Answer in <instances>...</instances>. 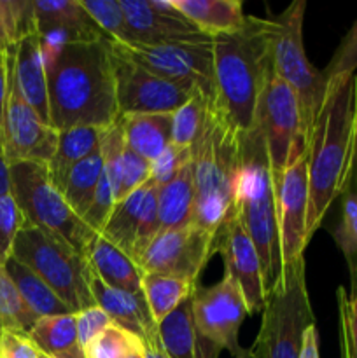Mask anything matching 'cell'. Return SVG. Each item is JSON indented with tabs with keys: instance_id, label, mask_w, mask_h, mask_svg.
Wrapping results in <instances>:
<instances>
[{
	"instance_id": "1",
	"label": "cell",
	"mask_w": 357,
	"mask_h": 358,
	"mask_svg": "<svg viewBox=\"0 0 357 358\" xmlns=\"http://www.w3.org/2000/svg\"><path fill=\"white\" fill-rule=\"evenodd\" d=\"M328 90L307 143V240L322 226L357 170V73L329 65Z\"/></svg>"
},
{
	"instance_id": "2",
	"label": "cell",
	"mask_w": 357,
	"mask_h": 358,
	"mask_svg": "<svg viewBox=\"0 0 357 358\" xmlns=\"http://www.w3.org/2000/svg\"><path fill=\"white\" fill-rule=\"evenodd\" d=\"M49 119L58 131L119 119L111 41L46 44Z\"/></svg>"
},
{
	"instance_id": "3",
	"label": "cell",
	"mask_w": 357,
	"mask_h": 358,
	"mask_svg": "<svg viewBox=\"0 0 357 358\" xmlns=\"http://www.w3.org/2000/svg\"><path fill=\"white\" fill-rule=\"evenodd\" d=\"M275 21L247 14L234 34L212 37L214 86L212 105L240 133L254 128L262 90L273 73Z\"/></svg>"
},
{
	"instance_id": "4",
	"label": "cell",
	"mask_w": 357,
	"mask_h": 358,
	"mask_svg": "<svg viewBox=\"0 0 357 358\" xmlns=\"http://www.w3.org/2000/svg\"><path fill=\"white\" fill-rule=\"evenodd\" d=\"M234 208L241 226L251 236L259 261L266 294L282 276L279 222H276V185L268 159L265 136L254 124L240 133V171H238Z\"/></svg>"
},
{
	"instance_id": "5",
	"label": "cell",
	"mask_w": 357,
	"mask_h": 358,
	"mask_svg": "<svg viewBox=\"0 0 357 358\" xmlns=\"http://www.w3.org/2000/svg\"><path fill=\"white\" fill-rule=\"evenodd\" d=\"M196 205L192 224L217 236L237 215L234 192L240 171V131L210 101L209 117L192 143Z\"/></svg>"
},
{
	"instance_id": "6",
	"label": "cell",
	"mask_w": 357,
	"mask_h": 358,
	"mask_svg": "<svg viewBox=\"0 0 357 358\" xmlns=\"http://www.w3.org/2000/svg\"><path fill=\"white\" fill-rule=\"evenodd\" d=\"M315 325L307 289L304 259L286 269L279 282L266 294L261 310V327L251 358H298L304 332Z\"/></svg>"
},
{
	"instance_id": "7",
	"label": "cell",
	"mask_w": 357,
	"mask_h": 358,
	"mask_svg": "<svg viewBox=\"0 0 357 358\" xmlns=\"http://www.w3.org/2000/svg\"><path fill=\"white\" fill-rule=\"evenodd\" d=\"M10 194L23 212L27 224L65 241L86 257L97 233L70 208L49 177L48 164L21 161L9 164Z\"/></svg>"
},
{
	"instance_id": "8",
	"label": "cell",
	"mask_w": 357,
	"mask_h": 358,
	"mask_svg": "<svg viewBox=\"0 0 357 358\" xmlns=\"http://www.w3.org/2000/svg\"><path fill=\"white\" fill-rule=\"evenodd\" d=\"M10 257L41 276L74 313L97 306L90 289V262L65 241L27 224L14 240Z\"/></svg>"
},
{
	"instance_id": "9",
	"label": "cell",
	"mask_w": 357,
	"mask_h": 358,
	"mask_svg": "<svg viewBox=\"0 0 357 358\" xmlns=\"http://www.w3.org/2000/svg\"><path fill=\"white\" fill-rule=\"evenodd\" d=\"M304 10H307V2L296 0L282 14L273 17L275 35H273L272 58L273 72L293 87L298 98L301 133H303L304 147H307L314 122L324 101L329 77L326 70L315 69L304 52Z\"/></svg>"
},
{
	"instance_id": "10",
	"label": "cell",
	"mask_w": 357,
	"mask_h": 358,
	"mask_svg": "<svg viewBox=\"0 0 357 358\" xmlns=\"http://www.w3.org/2000/svg\"><path fill=\"white\" fill-rule=\"evenodd\" d=\"M254 124L265 136L268 159L272 164L275 185L294 157L307 150L301 133L298 98L293 87L275 72L266 83L259 98Z\"/></svg>"
},
{
	"instance_id": "11",
	"label": "cell",
	"mask_w": 357,
	"mask_h": 358,
	"mask_svg": "<svg viewBox=\"0 0 357 358\" xmlns=\"http://www.w3.org/2000/svg\"><path fill=\"white\" fill-rule=\"evenodd\" d=\"M115 44V42H114ZM118 48L147 72L191 91H200L214 101V44L212 38L191 44L121 45Z\"/></svg>"
},
{
	"instance_id": "12",
	"label": "cell",
	"mask_w": 357,
	"mask_h": 358,
	"mask_svg": "<svg viewBox=\"0 0 357 358\" xmlns=\"http://www.w3.org/2000/svg\"><path fill=\"white\" fill-rule=\"evenodd\" d=\"M192 320L196 331L206 339L227 350L233 358H251L248 350L238 341L241 322L248 315L240 285L224 275L216 285L195 287L191 294Z\"/></svg>"
},
{
	"instance_id": "13",
	"label": "cell",
	"mask_w": 357,
	"mask_h": 358,
	"mask_svg": "<svg viewBox=\"0 0 357 358\" xmlns=\"http://www.w3.org/2000/svg\"><path fill=\"white\" fill-rule=\"evenodd\" d=\"M111 51L119 115L164 114V112L174 114L195 93L147 72L144 66L132 62L112 41Z\"/></svg>"
},
{
	"instance_id": "14",
	"label": "cell",
	"mask_w": 357,
	"mask_h": 358,
	"mask_svg": "<svg viewBox=\"0 0 357 358\" xmlns=\"http://www.w3.org/2000/svg\"><path fill=\"white\" fill-rule=\"evenodd\" d=\"M9 65V58H7ZM0 145L9 164L31 161L48 164L58 145V129L46 124L23 100L9 69L6 107H4Z\"/></svg>"
},
{
	"instance_id": "15",
	"label": "cell",
	"mask_w": 357,
	"mask_h": 358,
	"mask_svg": "<svg viewBox=\"0 0 357 358\" xmlns=\"http://www.w3.org/2000/svg\"><path fill=\"white\" fill-rule=\"evenodd\" d=\"M216 254V236L189 224L178 229L160 231L139 261L142 273L181 276L200 283V275Z\"/></svg>"
},
{
	"instance_id": "16",
	"label": "cell",
	"mask_w": 357,
	"mask_h": 358,
	"mask_svg": "<svg viewBox=\"0 0 357 358\" xmlns=\"http://www.w3.org/2000/svg\"><path fill=\"white\" fill-rule=\"evenodd\" d=\"M308 157L307 150L294 157L276 182V222H279L282 273L304 259L308 219Z\"/></svg>"
},
{
	"instance_id": "17",
	"label": "cell",
	"mask_w": 357,
	"mask_h": 358,
	"mask_svg": "<svg viewBox=\"0 0 357 358\" xmlns=\"http://www.w3.org/2000/svg\"><path fill=\"white\" fill-rule=\"evenodd\" d=\"M133 45L191 44L210 41L174 7L172 0H119Z\"/></svg>"
},
{
	"instance_id": "18",
	"label": "cell",
	"mask_w": 357,
	"mask_h": 358,
	"mask_svg": "<svg viewBox=\"0 0 357 358\" xmlns=\"http://www.w3.org/2000/svg\"><path fill=\"white\" fill-rule=\"evenodd\" d=\"M216 252L224 259V275L231 276L240 285L248 315L261 311L266 301L261 261L238 215L227 220L217 233Z\"/></svg>"
},
{
	"instance_id": "19",
	"label": "cell",
	"mask_w": 357,
	"mask_h": 358,
	"mask_svg": "<svg viewBox=\"0 0 357 358\" xmlns=\"http://www.w3.org/2000/svg\"><path fill=\"white\" fill-rule=\"evenodd\" d=\"M37 34L46 44L108 41L80 0H34Z\"/></svg>"
},
{
	"instance_id": "20",
	"label": "cell",
	"mask_w": 357,
	"mask_h": 358,
	"mask_svg": "<svg viewBox=\"0 0 357 358\" xmlns=\"http://www.w3.org/2000/svg\"><path fill=\"white\" fill-rule=\"evenodd\" d=\"M7 58H9L13 79L23 100L34 108L35 114L46 124L51 126L42 38L38 37V34L28 35L23 41L18 42L14 48L7 49Z\"/></svg>"
},
{
	"instance_id": "21",
	"label": "cell",
	"mask_w": 357,
	"mask_h": 358,
	"mask_svg": "<svg viewBox=\"0 0 357 358\" xmlns=\"http://www.w3.org/2000/svg\"><path fill=\"white\" fill-rule=\"evenodd\" d=\"M100 152L115 203L150 180V163L126 145L119 119L104 129Z\"/></svg>"
},
{
	"instance_id": "22",
	"label": "cell",
	"mask_w": 357,
	"mask_h": 358,
	"mask_svg": "<svg viewBox=\"0 0 357 358\" xmlns=\"http://www.w3.org/2000/svg\"><path fill=\"white\" fill-rule=\"evenodd\" d=\"M90 289L94 304L108 315L114 325L133 332L142 338L144 343L156 338L158 324L150 315L144 294H130L111 289L93 271H91Z\"/></svg>"
},
{
	"instance_id": "23",
	"label": "cell",
	"mask_w": 357,
	"mask_h": 358,
	"mask_svg": "<svg viewBox=\"0 0 357 358\" xmlns=\"http://www.w3.org/2000/svg\"><path fill=\"white\" fill-rule=\"evenodd\" d=\"M90 268L107 287L130 294H142L144 273L126 252L97 234L86 254Z\"/></svg>"
},
{
	"instance_id": "24",
	"label": "cell",
	"mask_w": 357,
	"mask_h": 358,
	"mask_svg": "<svg viewBox=\"0 0 357 358\" xmlns=\"http://www.w3.org/2000/svg\"><path fill=\"white\" fill-rule=\"evenodd\" d=\"M175 9L206 37L234 34L245 24L247 14L240 0H172Z\"/></svg>"
},
{
	"instance_id": "25",
	"label": "cell",
	"mask_w": 357,
	"mask_h": 358,
	"mask_svg": "<svg viewBox=\"0 0 357 358\" xmlns=\"http://www.w3.org/2000/svg\"><path fill=\"white\" fill-rule=\"evenodd\" d=\"M125 143L153 163L172 143V114H128L119 115Z\"/></svg>"
},
{
	"instance_id": "26",
	"label": "cell",
	"mask_w": 357,
	"mask_h": 358,
	"mask_svg": "<svg viewBox=\"0 0 357 358\" xmlns=\"http://www.w3.org/2000/svg\"><path fill=\"white\" fill-rule=\"evenodd\" d=\"M196 189L192 161L164 185H158V213L161 231L178 229L195 220Z\"/></svg>"
},
{
	"instance_id": "27",
	"label": "cell",
	"mask_w": 357,
	"mask_h": 358,
	"mask_svg": "<svg viewBox=\"0 0 357 358\" xmlns=\"http://www.w3.org/2000/svg\"><path fill=\"white\" fill-rule=\"evenodd\" d=\"M104 129L105 128H94V126H77V128L58 131L56 152L48 163L49 177L58 191H62L66 173L74 164L100 152Z\"/></svg>"
},
{
	"instance_id": "28",
	"label": "cell",
	"mask_w": 357,
	"mask_h": 358,
	"mask_svg": "<svg viewBox=\"0 0 357 358\" xmlns=\"http://www.w3.org/2000/svg\"><path fill=\"white\" fill-rule=\"evenodd\" d=\"M28 336L49 358H88L77 338L76 313L38 318Z\"/></svg>"
},
{
	"instance_id": "29",
	"label": "cell",
	"mask_w": 357,
	"mask_h": 358,
	"mask_svg": "<svg viewBox=\"0 0 357 358\" xmlns=\"http://www.w3.org/2000/svg\"><path fill=\"white\" fill-rule=\"evenodd\" d=\"M4 268H6L9 278L13 280L21 299L38 318L74 313L72 308L63 303L58 294L41 276L35 275L30 268H27L13 257L4 264Z\"/></svg>"
},
{
	"instance_id": "30",
	"label": "cell",
	"mask_w": 357,
	"mask_h": 358,
	"mask_svg": "<svg viewBox=\"0 0 357 358\" xmlns=\"http://www.w3.org/2000/svg\"><path fill=\"white\" fill-rule=\"evenodd\" d=\"M198 283H192L181 276L161 275V273H144L142 294L149 304L154 322L160 324L170 313H174L186 299H189Z\"/></svg>"
},
{
	"instance_id": "31",
	"label": "cell",
	"mask_w": 357,
	"mask_h": 358,
	"mask_svg": "<svg viewBox=\"0 0 357 358\" xmlns=\"http://www.w3.org/2000/svg\"><path fill=\"white\" fill-rule=\"evenodd\" d=\"M149 182H147L146 185H142L140 189H136V191H133L132 194L126 196L125 199L115 203L114 210H112L104 231L100 233L105 240H108L111 243H114L115 247L121 248V250L126 252L132 259L133 248H135L136 241V229H139L140 212H142L146 192L147 189H149Z\"/></svg>"
},
{
	"instance_id": "32",
	"label": "cell",
	"mask_w": 357,
	"mask_h": 358,
	"mask_svg": "<svg viewBox=\"0 0 357 358\" xmlns=\"http://www.w3.org/2000/svg\"><path fill=\"white\" fill-rule=\"evenodd\" d=\"M102 177H104V157H102V152H97L93 156L86 157V159L79 161L66 173L59 192L66 199L70 208L79 217H83L90 203L93 201Z\"/></svg>"
},
{
	"instance_id": "33",
	"label": "cell",
	"mask_w": 357,
	"mask_h": 358,
	"mask_svg": "<svg viewBox=\"0 0 357 358\" xmlns=\"http://www.w3.org/2000/svg\"><path fill=\"white\" fill-rule=\"evenodd\" d=\"M158 338L168 358H195L196 327L191 297L158 324Z\"/></svg>"
},
{
	"instance_id": "34",
	"label": "cell",
	"mask_w": 357,
	"mask_h": 358,
	"mask_svg": "<svg viewBox=\"0 0 357 358\" xmlns=\"http://www.w3.org/2000/svg\"><path fill=\"white\" fill-rule=\"evenodd\" d=\"M338 226L332 231L336 245L342 250L350 271L357 269V170L340 196Z\"/></svg>"
},
{
	"instance_id": "35",
	"label": "cell",
	"mask_w": 357,
	"mask_h": 358,
	"mask_svg": "<svg viewBox=\"0 0 357 358\" xmlns=\"http://www.w3.org/2000/svg\"><path fill=\"white\" fill-rule=\"evenodd\" d=\"M210 101L212 100H209L205 94L195 91L192 96L172 114V143L192 147L205 128Z\"/></svg>"
},
{
	"instance_id": "36",
	"label": "cell",
	"mask_w": 357,
	"mask_h": 358,
	"mask_svg": "<svg viewBox=\"0 0 357 358\" xmlns=\"http://www.w3.org/2000/svg\"><path fill=\"white\" fill-rule=\"evenodd\" d=\"M37 320V315L24 304L18 294V289L7 275L6 268L0 266V334L7 329L30 332Z\"/></svg>"
},
{
	"instance_id": "37",
	"label": "cell",
	"mask_w": 357,
	"mask_h": 358,
	"mask_svg": "<svg viewBox=\"0 0 357 358\" xmlns=\"http://www.w3.org/2000/svg\"><path fill=\"white\" fill-rule=\"evenodd\" d=\"M88 358H146V343L112 324L86 352Z\"/></svg>"
},
{
	"instance_id": "38",
	"label": "cell",
	"mask_w": 357,
	"mask_h": 358,
	"mask_svg": "<svg viewBox=\"0 0 357 358\" xmlns=\"http://www.w3.org/2000/svg\"><path fill=\"white\" fill-rule=\"evenodd\" d=\"M80 3L108 41L121 45H133L132 31L119 0H80Z\"/></svg>"
},
{
	"instance_id": "39",
	"label": "cell",
	"mask_w": 357,
	"mask_h": 358,
	"mask_svg": "<svg viewBox=\"0 0 357 358\" xmlns=\"http://www.w3.org/2000/svg\"><path fill=\"white\" fill-rule=\"evenodd\" d=\"M342 358H357V269L350 271V289L336 290Z\"/></svg>"
},
{
	"instance_id": "40",
	"label": "cell",
	"mask_w": 357,
	"mask_h": 358,
	"mask_svg": "<svg viewBox=\"0 0 357 358\" xmlns=\"http://www.w3.org/2000/svg\"><path fill=\"white\" fill-rule=\"evenodd\" d=\"M4 20L10 48L31 34H37L34 0H2Z\"/></svg>"
},
{
	"instance_id": "41",
	"label": "cell",
	"mask_w": 357,
	"mask_h": 358,
	"mask_svg": "<svg viewBox=\"0 0 357 358\" xmlns=\"http://www.w3.org/2000/svg\"><path fill=\"white\" fill-rule=\"evenodd\" d=\"M161 224H160V213H158V185L154 182H149V189L146 192V199H144L142 212H140L139 219V229H136V241L135 248H133V261L139 264L140 257L144 252L149 248L154 238L160 234Z\"/></svg>"
},
{
	"instance_id": "42",
	"label": "cell",
	"mask_w": 357,
	"mask_h": 358,
	"mask_svg": "<svg viewBox=\"0 0 357 358\" xmlns=\"http://www.w3.org/2000/svg\"><path fill=\"white\" fill-rule=\"evenodd\" d=\"M24 226H27V219L18 206L14 196L10 192L0 196V266H4L10 259L14 240Z\"/></svg>"
},
{
	"instance_id": "43",
	"label": "cell",
	"mask_w": 357,
	"mask_h": 358,
	"mask_svg": "<svg viewBox=\"0 0 357 358\" xmlns=\"http://www.w3.org/2000/svg\"><path fill=\"white\" fill-rule=\"evenodd\" d=\"M192 161L191 147H181L170 143L167 149L161 152L160 157L150 163V182L156 185H164L174 180L182 168L188 166Z\"/></svg>"
},
{
	"instance_id": "44",
	"label": "cell",
	"mask_w": 357,
	"mask_h": 358,
	"mask_svg": "<svg viewBox=\"0 0 357 358\" xmlns=\"http://www.w3.org/2000/svg\"><path fill=\"white\" fill-rule=\"evenodd\" d=\"M114 206H115L114 192H112V187L111 184H108V178L104 170V177H102L100 184H98L97 194H94L93 201L90 203V206H88V210L83 213L80 219H83V222L86 224L93 233L100 234L102 231H104L105 224H107Z\"/></svg>"
},
{
	"instance_id": "45",
	"label": "cell",
	"mask_w": 357,
	"mask_h": 358,
	"mask_svg": "<svg viewBox=\"0 0 357 358\" xmlns=\"http://www.w3.org/2000/svg\"><path fill=\"white\" fill-rule=\"evenodd\" d=\"M114 322L108 318V315L98 306L88 308V310L76 313V327L77 338L84 352L91 348L94 341L107 331Z\"/></svg>"
},
{
	"instance_id": "46",
	"label": "cell",
	"mask_w": 357,
	"mask_h": 358,
	"mask_svg": "<svg viewBox=\"0 0 357 358\" xmlns=\"http://www.w3.org/2000/svg\"><path fill=\"white\" fill-rule=\"evenodd\" d=\"M0 358H42L28 332L7 329L0 334Z\"/></svg>"
},
{
	"instance_id": "47",
	"label": "cell",
	"mask_w": 357,
	"mask_h": 358,
	"mask_svg": "<svg viewBox=\"0 0 357 358\" xmlns=\"http://www.w3.org/2000/svg\"><path fill=\"white\" fill-rule=\"evenodd\" d=\"M7 86H9V65H7V49L0 48V131H2L4 107H6Z\"/></svg>"
},
{
	"instance_id": "48",
	"label": "cell",
	"mask_w": 357,
	"mask_h": 358,
	"mask_svg": "<svg viewBox=\"0 0 357 358\" xmlns=\"http://www.w3.org/2000/svg\"><path fill=\"white\" fill-rule=\"evenodd\" d=\"M298 358H321V353H318L317 325H312V327L304 332L303 346H301L300 357Z\"/></svg>"
},
{
	"instance_id": "49",
	"label": "cell",
	"mask_w": 357,
	"mask_h": 358,
	"mask_svg": "<svg viewBox=\"0 0 357 358\" xmlns=\"http://www.w3.org/2000/svg\"><path fill=\"white\" fill-rule=\"evenodd\" d=\"M10 192V177H9V163L6 161L0 145V196Z\"/></svg>"
},
{
	"instance_id": "50",
	"label": "cell",
	"mask_w": 357,
	"mask_h": 358,
	"mask_svg": "<svg viewBox=\"0 0 357 358\" xmlns=\"http://www.w3.org/2000/svg\"><path fill=\"white\" fill-rule=\"evenodd\" d=\"M146 358H168L158 336L149 339V341H146Z\"/></svg>"
},
{
	"instance_id": "51",
	"label": "cell",
	"mask_w": 357,
	"mask_h": 358,
	"mask_svg": "<svg viewBox=\"0 0 357 358\" xmlns=\"http://www.w3.org/2000/svg\"><path fill=\"white\" fill-rule=\"evenodd\" d=\"M0 48L9 49V37H7V28H6V20H4V9H2V0H0Z\"/></svg>"
},
{
	"instance_id": "52",
	"label": "cell",
	"mask_w": 357,
	"mask_h": 358,
	"mask_svg": "<svg viewBox=\"0 0 357 358\" xmlns=\"http://www.w3.org/2000/svg\"><path fill=\"white\" fill-rule=\"evenodd\" d=\"M42 358H49V357H46V355H42Z\"/></svg>"
}]
</instances>
